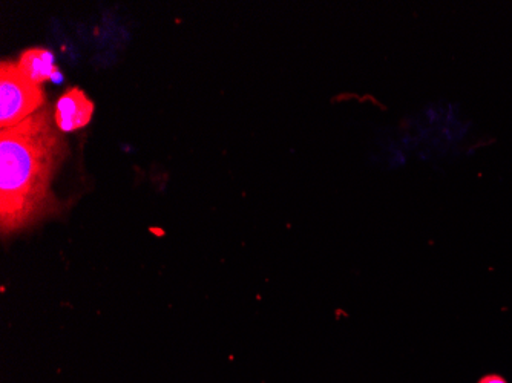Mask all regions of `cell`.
Returning a JSON list of instances; mask_svg holds the SVG:
<instances>
[{
    "mask_svg": "<svg viewBox=\"0 0 512 383\" xmlns=\"http://www.w3.org/2000/svg\"><path fill=\"white\" fill-rule=\"evenodd\" d=\"M17 66L28 79L33 80L37 85L48 82V80L59 82L62 77L54 65L53 54L43 48H31V50L23 51Z\"/></svg>",
    "mask_w": 512,
    "mask_h": 383,
    "instance_id": "obj_4",
    "label": "cell"
},
{
    "mask_svg": "<svg viewBox=\"0 0 512 383\" xmlns=\"http://www.w3.org/2000/svg\"><path fill=\"white\" fill-rule=\"evenodd\" d=\"M65 154V141L53 128L50 109L0 132V221L14 232L45 209L50 183Z\"/></svg>",
    "mask_w": 512,
    "mask_h": 383,
    "instance_id": "obj_1",
    "label": "cell"
},
{
    "mask_svg": "<svg viewBox=\"0 0 512 383\" xmlns=\"http://www.w3.org/2000/svg\"><path fill=\"white\" fill-rule=\"evenodd\" d=\"M94 115V103L79 88L68 89L56 105L54 122L60 132H73L85 128Z\"/></svg>",
    "mask_w": 512,
    "mask_h": 383,
    "instance_id": "obj_3",
    "label": "cell"
},
{
    "mask_svg": "<svg viewBox=\"0 0 512 383\" xmlns=\"http://www.w3.org/2000/svg\"><path fill=\"white\" fill-rule=\"evenodd\" d=\"M479 383H508L502 376H497V374H490V376L482 377L479 380Z\"/></svg>",
    "mask_w": 512,
    "mask_h": 383,
    "instance_id": "obj_5",
    "label": "cell"
},
{
    "mask_svg": "<svg viewBox=\"0 0 512 383\" xmlns=\"http://www.w3.org/2000/svg\"><path fill=\"white\" fill-rule=\"evenodd\" d=\"M45 105L42 86L28 79L13 62L0 66V128L10 129Z\"/></svg>",
    "mask_w": 512,
    "mask_h": 383,
    "instance_id": "obj_2",
    "label": "cell"
}]
</instances>
